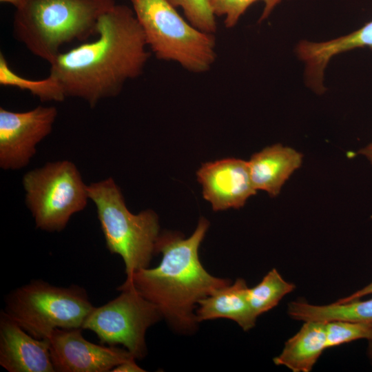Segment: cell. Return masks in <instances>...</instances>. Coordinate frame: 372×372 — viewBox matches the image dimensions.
Returning <instances> with one entry per match:
<instances>
[{
	"mask_svg": "<svg viewBox=\"0 0 372 372\" xmlns=\"http://www.w3.org/2000/svg\"><path fill=\"white\" fill-rule=\"evenodd\" d=\"M146 46L132 8L116 4L101 17L96 39L61 52L50 63V75L66 98L83 99L92 108L141 75L149 57Z\"/></svg>",
	"mask_w": 372,
	"mask_h": 372,
	"instance_id": "1",
	"label": "cell"
},
{
	"mask_svg": "<svg viewBox=\"0 0 372 372\" xmlns=\"http://www.w3.org/2000/svg\"><path fill=\"white\" fill-rule=\"evenodd\" d=\"M208 227V220L200 218L187 238L174 232L160 234L155 249L156 254H162L160 264L134 273L121 285L132 287L154 304L162 318L180 333L196 331L194 310L199 300L231 283L209 274L199 260L198 249Z\"/></svg>",
	"mask_w": 372,
	"mask_h": 372,
	"instance_id": "2",
	"label": "cell"
},
{
	"mask_svg": "<svg viewBox=\"0 0 372 372\" xmlns=\"http://www.w3.org/2000/svg\"><path fill=\"white\" fill-rule=\"evenodd\" d=\"M116 4L115 0H26L15 10L13 37L50 64L63 45L96 36L101 17Z\"/></svg>",
	"mask_w": 372,
	"mask_h": 372,
	"instance_id": "3",
	"label": "cell"
},
{
	"mask_svg": "<svg viewBox=\"0 0 372 372\" xmlns=\"http://www.w3.org/2000/svg\"><path fill=\"white\" fill-rule=\"evenodd\" d=\"M110 253L119 255L126 277L148 268L159 236L157 214L151 209L130 212L119 187L110 177L87 185Z\"/></svg>",
	"mask_w": 372,
	"mask_h": 372,
	"instance_id": "4",
	"label": "cell"
},
{
	"mask_svg": "<svg viewBox=\"0 0 372 372\" xmlns=\"http://www.w3.org/2000/svg\"><path fill=\"white\" fill-rule=\"evenodd\" d=\"M147 45L156 57L194 73L207 71L216 59L214 34L185 21L167 0H130Z\"/></svg>",
	"mask_w": 372,
	"mask_h": 372,
	"instance_id": "5",
	"label": "cell"
},
{
	"mask_svg": "<svg viewBox=\"0 0 372 372\" xmlns=\"http://www.w3.org/2000/svg\"><path fill=\"white\" fill-rule=\"evenodd\" d=\"M94 308L79 286L32 280L8 294L3 311L33 337L48 340L56 329H82Z\"/></svg>",
	"mask_w": 372,
	"mask_h": 372,
	"instance_id": "6",
	"label": "cell"
},
{
	"mask_svg": "<svg viewBox=\"0 0 372 372\" xmlns=\"http://www.w3.org/2000/svg\"><path fill=\"white\" fill-rule=\"evenodd\" d=\"M22 183L37 228L48 232L64 229L72 216L84 209L90 199L78 168L68 160L28 172Z\"/></svg>",
	"mask_w": 372,
	"mask_h": 372,
	"instance_id": "7",
	"label": "cell"
},
{
	"mask_svg": "<svg viewBox=\"0 0 372 372\" xmlns=\"http://www.w3.org/2000/svg\"><path fill=\"white\" fill-rule=\"evenodd\" d=\"M118 290V296L92 309L82 329L95 333L101 344L123 345L140 360L147 353L146 331L162 316L154 304L132 287L121 285Z\"/></svg>",
	"mask_w": 372,
	"mask_h": 372,
	"instance_id": "8",
	"label": "cell"
},
{
	"mask_svg": "<svg viewBox=\"0 0 372 372\" xmlns=\"http://www.w3.org/2000/svg\"><path fill=\"white\" fill-rule=\"evenodd\" d=\"M58 114L55 106L39 105L26 112L0 107V167L20 169L28 165L37 145L53 127Z\"/></svg>",
	"mask_w": 372,
	"mask_h": 372,
	"instance_id": "9",
	"label": "cell"
},
{
	"mask_svg": "<svg viewBox=\"0 0 372 372\" xmlns=\"http://www.w3.org/2000/svg\"><path fill=\"white\" fill-rule=\"evenodd\" d=\"M82 329H56L50 334L48 340L55 371L107 372L134 358L126 349L99 345L87 340Z\"/></svg>",
	"mask_w": 372,
	"mask_h": 372,
	"instance_id": "10",
	"label": "cell"
},
{
	"mask_svg": "<svg viewBox=\"0 0 372 372\" xmlns=\"http://www.w3.org/2000/svg\"><path fill=\"white\" fill-rule=\"evenodd\" d=\"M196 174L203 197L214 211L240 208L256 193L248 162L241 159L229 158L204 163Z\"/></svg>",
	"mask_w": 372,
	"mask_h": 372,
	"instance_id": "11",
	"label": "cell"
},
{
	"mask_svg": "<svg viewBox=\"0 0 372 372\" xmlns=\"http://www.w3.org/2000/svg\"><path fill=\"white\" fill-rule=\"evenodd\" d=\"M0 365L9 372H54L48 339H38L2 311Z\"/></svg>",
	"mask_w": 372,
	"mask_h": 372,
	"instance_id": "12",
	"label": "cell"
},
{
	"mask_svg": "<svg viewBox=\"0 0 372 372\" xmlns=\"http://www.w3.org/2000/svg\"><path fill=\"white\" fill-rule=\"evenodd\" d=\"M372 49V21L349 34L324 42L302 41L297 46L298 57L306 63L307 83L321 87L324 70L335 55L358 48Z\"/></svg>",
	"mask_w": 372,
	"mask_h": 372,
	"instance_id": "13",
	"label": "cell"
},
{
	"mask_svg": "<svg viewBox=\"0 0 372 372\" xmlns=\"http://www.w3.org/2000/svg\"><path fill=\"white\" fill-rule=\"evenodd\" d=\"M302 154L276 144L252 155L248 161L251 180L256 190L276 196L285 182L302 164Z\"/></svg>",
	"mask_w": 372,
	"mask_h": 372,
	"instance_id": "14",
	"label": "cell"
},
{
	"mask_svg": "<svg viewBox=\"0 0 372 372\" xmlns=\"http://www.w3.org/2000/svg\"><path fill=\"white\" fill-rule=\"evenodd\" d=\"M249 287L245 280L238 278L234 283L215 290L199 300L196 310L198 322L227 318L236 322L244 331H249L256 324L254 314L247 299Z\"/></svg>",
	"mask_w": 372,
	"mask_h": 372,
	"instance_id": "15",
	"label": "cell"
},
{
	"mask_svg": "<svg viewBox=\"0 0 372 372\" xmlns=\"http://www.w3.org/2000/svg\"><path fill=\"white\" fill-rule=\"evenodd\" d=\"M326 322L305 321L300 329L285 343L279 355L273 358L293 372H309L327 349Z\"/></svg>",
	"mask_w": 372,
	"mask_h": 372,
	"instance_id": "16",
	"label": "cell"
},
{
	"mask_svg": "<svg viewBox=\"0 0 372 372\" xmlns=\"http://www.w3.org/2000/svg\"><path fill=\"white\" fill-rule=\"evenodd\" d=\"M287 312L293 320L304 322L345 320L372 324V298L326 305L296 301L289 302Z\"/></svg>",
	"mask_w": 372,
	"mask_h": 372,
	"instance_id": "17",
	"label": "cell"
},
{
	"mask_svg": "<svg viewBox=\"0 0 372 372\" xmlns=\"http://www.w3.org/2000/svg\"><path fill=\"white\" fill-rule=\"evenodd\" d=\"M0 84L27 90L42 102H61L66 98L55 78L50 74L42 80L24 78L12 70L2 52H0Z\"/></svg>",
	"mask_w": 372,
	"mask_h": 372,
	"instance_id": "18",
	"label": "cell"
},
{
	"mask_svg": "<svg viewBox=\"0 0 372 372\" xmlns=\"http://www.w3.org/2000/svg\"><path fill=\"white\" fill-rule=\"evenodd\" d=\"M295 288L276 269H271L257 285L248 289L247 299L254 314L258 318L271 310Z\"/></svg>",
	"mask_w": 372,
	"mask_h": 372,
	"instance_id": "19",
	"label": "cell"
},
{
	"mask_svg": "<svg viewBox=\"0 0 372 372\" xmlns=\"http://www.w3.org/2000/svg\"><path fill=\"white\" fill-rule=\"evenodd\" d=\"M258 1L265 3L259 22L267 19L274 8L282 1V0H207L215 16H225V25L228 28L235 26L247 8Z\"/></svg>",
	"mask_w": 372,
	"mask_h": 372,
	"instance_id": "20",
	"label": "cell"
},
{
	"mask_svg": "<svg viewBox=\"0 0 372 372\" xmlns=\"http://www.w3.org/2000/svg\"><path fill=\"white\" fill-rule=\"evenodd\" d=\"M327 349L359 339L372 338V324L332 320L325 324Z\"/></svg>",
	"mask_w": 372,
	"mask_h": 372,
	"instance_id": "21",
	"label": "cell"
},
{
	"mask_svg": "<svg viewBox=\"0 0 372 372\" xmlns=\"http://www.w3.org/2000/svg\"><path fill=\"white\" fill-rule=\"evenodd\" d=\"M174 7L180 8L187 21L200 31L214 34L217 29L215 15L207 0H167Z\"/></svg>",
	"mask_w": 372,
	"mask_h": 372,
	"instance_id": "22",
	"label": "cell"
},
{
	"mask_svg": "<svg viewBox=\"0 0 372 372\" xmlns=\"http://www.w3.org/2000/svg\"><path fill=\"white\" fill-rule=\"evenodd\" d=\"M371 294H372V282H371L369 285H366L365 287L360 289V290L351 294L350 296L339 299L337 301V302L344 303V302H347L350 301H353V300H359L362 297H364L366 296L371 295Z\"/></svg>",
	"mask_w": 372,
	"mask_h": 372,
	"instance_id": "23",
	"label": "cell"
},
{
	"mask_svg": "<svg viewBox=\"0 0 372 372\" xmlns=\"http://www.w3.org/2000/svg\"><path fill=\"white\" fill-rule=\"evenodd\" d=\"M134 358L127 360L115 366L112 371L114 372H143L145 371L138 366L135 362Z\"/></svg>",
	"mask_w": 372,
	"mask_h": 372,
	"instance_id": "24",
	"label": "cell"
},
{
	"mask_svg": "<svg viewBox=\"0 0 372 372\" xmlns=\"http://www.w3.org/2000/svg\"><path fill=\"white\" fill-rule=\"evenodd\" d=\"M26 0H0L1 3H9L13 6L15 9L20 8Z\"/></svg>",
	"mask_w": 372,
	"mask_h": 372,
	"instance_id": "25",
	"label": "cell"
},
{
	"mask_svg": "<svg viewBox=\"0 0 372 372\" xmlns=\"http://www.w3.org/2000/svg\"><path fill=\"white\" fill-rule=\"evenodd\" d=\"M359 153L365 155L372 164V145L371 144H369L365 148L360 150Z\"/></svg>",
	"mask_w": 372,
	"mask_h": 372,
	"instance_id": "26",
	"label": "cell"
},
{
	"mask_svg": "<svg viewBox=\"0 0 372 372\" xmlns=\"http://www.w3.org/2000/svg\"><path fill=\"white\" fill-rule=\"evenodd\" d=\"M368 342L367 353L372 364V338L368 340Z\"/></svg>",
	"mask_w": 372,
	"mask_h": 372,
	"instance_id": "27",
	"label": "cell"
},
{
	"mask_svg": "<svg viewBox=\"0 0 372 372\" xmlns=\"http://www.w3.org/2000/svg\"><path fill=\"white\" fill-rule=\"evenodd\" d=\"M371 144L372 145V143Z\"/></svg>",
	"mask_w": 372,
	"mask_h": 372,
	"instance_id": "28",
	"label": "cell"
}]
</instances>
